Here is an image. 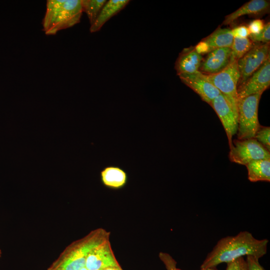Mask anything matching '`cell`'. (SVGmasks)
Instances as JSON below:
<instances>
[{
  "instance_id": "cell-30",
  "label": "cell",
  "mask_w": 270,
  "mask_h": 270,
  "mask_svg": "<svg viewBox=\"0 0 270 270\" xmlns=\"http://www.w3.org/2000/svg\"><path fill=\"white\" fill-rule=\"evenodd\" d=\"M178 270H180L179 268H178ZM200 270H217L216 269H215L214 268H201Z\"/></svg>"
},
{
  "instance_id": "cell-18",
  "label": "cell",
  "mask_w": 270,
  "mask_h": 270,
  "mask_svg": "<svg viewBox=\"0 0 270 270\" xmlns=\"http://www.w3.org/2000/svg\"><path fill=\"white\" fill-rule=\"evenodd\" d=\"M233 40L230 30L220 28L202 40L208 44L210 52L218 48H230Z\"/></svg>"
},
{
  "instance_id": "cell-13",
  "label": "cell",
  "mask_w": 270,
  "mask_h": 270,
  "mask_svg": "<svg viewBox=\"0 0 270 270\" xmlns=\"http://www.w3.org/2000/svg\"><path fill=\"white\" fill-rule=\"evenodd\" d=\"M270 2L266 0H251L236 11L226 16L222 24H232L240 16L244 15L260 16L269 12Z\"/></svg>"
},
{
  "instance_id": "cell-19",
  "label": "cell",
  "mask_w": 270,
  "mask_h": 270,
  "mask_svg": "<svg viewBox=\"0 0 270 270\" xmlns=\"http://www.w3.org/2000/svg\"><path fill=\"white\" fill-rule=\"evenodd\" d=\"M106 2V0H82V12L86 13L90 26L94 23Z\"/></svg>"
},
{
  "instance_id": "cell-10",
  "label": "cell",
  "mask_w": 270,
  "mask_h": 270,
  "mask_svg": "<svg viewBox=\"0 0 270 270\" xmlns=\"http://www.w3.org/2000/svg\"><path fill=\"white\" fill-rule=\"evenodd\" d=\"M88 270H104L121 268L113 252L110 240L94 248L88 254L85 264Z\"/></svg>"
},
{
  "instance_id": "cell-21",
  "label": "cell",
  "mask_w": 270,
  "mask_h": 270,
  "mask_svg": "<svg viewBox=\"0 0 270 270\" xmlns=\"http://www.w3.org/2000/svg\"><path fill=\"white\" fill-rule=\"evenodd\" d=\"M270 127L260 125L256 133L254 138L270 151Z\"/></svg>"
},
{
  "instance_id": "cell-25",
  "label": "cell",
  "mask_w": 270,
  "mask_h": 270,
  "mask_svg": "<svg viewBox=\"0 0 270 270\" xmlns=\"http://www.w3.org/2000/svg\"><path fill=\"white\" fill-rule=\"evenodd\" d=\"M258 260L253 256H247L246 261L248 270H265L260 264Z\"/></svg>"
},
{
  "instance_id": "cell-9",
  "label": "cell",
  "mask_w": 270,
  "mask_h": 270,
  "mask_svg": "<svg viewBox=\"0 0 270 270\" xmlns=\"http://www.w3.org/2000/svg\"><path fill=\"white\" fill-rule=\"evenodd\" d=\"M181 81L196 92L202 100L210 104L219 96L220 92L207 79L206 74L199 70L178 75Z\"/></svg>"
},
{
  "instance_id": "cell-23",
  "label": "cell",
  "mask_w": 270,
  "mask_h": 270,
  "mask_svg": "<svg viewBox=\"0 0 270 270\" xmlns=\"http://www.w3.org/2000/svg\"><path fill=\"white\" fill-rule=\"evenodd\" d=\"M158 256L164 265L166 270H178L176 262L169 254L160 252Z\"/></svg>"
},
{
  "instance_id": "cell-7",
  "label": "cell",
  "mask_w": 270,
  "mask_h": 270,
  "mask_svg": "<svg viewBox=\"0 0 270 270\" xmlns=\"http://www.w3.org/2000/svg\"><path fill=\"white\" fill-rule=\"evenodd\" d=\"M270 57V44L254 42L252 48L239 59L240 78L237 88L242 86Z\"/></svg>"
},
{
  "instance_id": "cell-15",
  "label": "cell",
  "mask_w": 270,
  "mask_h": 270,
  "mask_svg": "<svg viewBox=\"0 0 270 270\" xmlns=\"http://www.w3.org/2000/svg\"><path fill=\"white\" fill-rule=\"evenodd\" d=\"M102 182L106 188L120 189L125 186L128 176L126 172L118 166H108L100 172Z\"/></svg>"
},
{
  "instance_id": "cell-2",
  "label": "cell",
  "mask_w": 270,
  "mask_h": 270,
  "mask_svg": "<svg viewBox=\"0 0 270 270\" xmlns=\"http://www.w3.org/2000/svg\"><path fill=\"white\" fill-rule=\"evenodd\" d=\"M110 232L98 228L69 244L47 270H80L87 256L97 246L110 240Z\"/></svg>"
},
{
  "instance_id": "cell-17",
  "label": "cell",
  "mask_w": 270,
  "mask_h": 270,
  "mask_svg": "<svg viewBox=\"0 0 270 270\" xmlns=\"http://www.w3.org/2000/svg\"><path fill=\"white\" fill-rule=\"evenodd\" d=\"M246 166L250 182H270V159L254 160Z\"/></svg>"
},
{
  "instance_id": "cell-32",
  "label": "cell",
  "mask_w": 270,
  "mask_h": 270,
  "mask_svg": "<svg viewBox=\"0 0 270 270\" xmlns=\"http://www.w3.org/2000/svg\"><path fill=\"white\" fill-rule=\"evenodd\" d=\"M1 253H2V252H1V250H0V256H1Z\"/></svg>"
},
{
  "instance_id": "cell-26",
  "label": "cell",
  "mask_w": 270,
  "mask_h": 270,
  "mask_svg": "<svg viewBox=\"0 0 270 270\" xmlns=\"http://www.w3.org/2000/svg\"><path fill=\"white\" fill-rule=\"evenodd\" d=\"M264 21L260 19H256L252 21L248 28L250 34H256L259 33L264 28Z\"/></svg>"
},
{
  "instance_id": "cell-8",
  "label": "cell",
  "mask_w": 270,
  "mask_h": 270,
  "mask_svg": "<svg viewBox=\"0 0 270 270\" xmlns=\"http://www.w3.org/2000/svg\"><path fill=\"white\" fill-rule=\"evenodd\" d=\"M270 84V58L262 64L240 86L237 88L238 100L263 92Z\"/></svg>"
},
{
  "instance_id": "cell-4",
  "label": "cell",
  "mask_w": 270,
  "mask_h": 270,
  "mask_svg": "<svg viewBox=\"0 0 270 270\" xmlns=\"http://www.w3.org/2000/svg\"><path fill=\"white\" fill-rule=\"evenodd\" d=\"M262 94L260 92L238 100V140L254 138L260 126L258 107Z\"/></svg>"
},
{
  "instance_id": "cell-16",
  "label": "cell",
  "mask_w": 270,
  "mask_h": 270,
  "mask_svg": "<svg viewBox=\"0 0 270 270\" xmlns=\"http://www.w3.org/2000/svg\"><path fill=\"white\" fill-rule=\"evenodd\" d=\"M130 2L128 0L107 1L94 23L90 26V32L99 31L110 19L124 9Z\"/></svg>"
},
{
  "instance_id": "cell-27",
  "label": "cell",
  "mask_w": 270,
  "mask_h": 270,
  "mask_svg": "<svg viewBox=\"0 0 270 270\" xmlns=\"http://www.w3.org/2000/svg\"><path fill=\"white\" fill-rule=\"evenodd\" d=\"M231 32L234 38H248L250 32L248 26H240L231 30Z\"/></svg>"
},
{
  "instance_id": "cell-3",
  "label": "cell",
  "mask_w": 270,
  "mask_h": 270,
  "mask_svg": "<svg viewBox=\"0 0 270 270\" xmlns=\"http://www.w3.org/2000/svg\"><path fill=\"white\" fill-rule=\"evenodd\" d=\"M82 12V0H48L43 30L46 35L56 34L80 22Z\"/></svg>"
},
{
  "instance_id": "cell-22",
  "label": "cell",
  "mask_w": 270,
  "mask_h": 270,
  "mask_svg": "<svg viewBox=\"0 0 270 270\" xmlns=\"http://www.w3.org/2000/svg\"><path fill=\"white\" fill-rule=\"evenodd\" d=\"M249 38L253 42L270 44V23L264 24V28L259 33L250 34Z\"/></svg>"
},
{
  "instance_id": "cell-6",
  "label": "cell",
  "mask_w": 270,
  "mask_h": 270,
  "mask_svg": "<svg viewBox=\"0 0 270 270\" xmlns=\"http://www.w3.org/2000/svg\"><path fill=\"white\" fill-rule=\"evenodd\" d=\"M228 158L233 162L246 166L252 161L270 159V152L255 138L234 140Z\"/></svg>"
},
{
  "instance_id": "cell-5",
  "label": "cell",
  "mask_w": 270,
  "mask_h": 270,
  "mask_svg": "<svg viewBox=\"0 0 270 270\" xmlns=\"http://www.w3.org/2000/svg\"><path fill=\"white\" fill-rule=\"evenodd\" d=\"M238 60L232 61L223 70L213 74H206L208 80L224 96L237 120L238 96L237 86L240 78Z\"/></svg>"
},
{
  "instance_id": "cell-14",
  "label": "cell",
  "mask_w": 270,
  "mask_h": 270,
  "mask_svg": "<svg viewBox=\"0 0 270 270\" xmlns=\"http://www.w3.org/2000/svg\"><path fill=\"white\" fill-rule=\"evenodd\" d=\"M202 60V56L198 54L194 48L184 49L180 54L176 62L175 68L177 74L198 70Z\"/></svg>"
},
{
  "instance_id": "cell-11",
  "label": "cell",
  "mask_w": 270,
  "mask_h": 270,
  "mask_svg": "<svg viewBox=\"0 0 270 270\" xmlns=\"http://www.w3.org/2000/svg\"><path fill=\"white\" fill-rule=\"evenodd\" d=\"M210 105L220 118L227 136L230 148H231L233 146L232 137L238 130V120L222 94L214 98Z\"/></svg>"
},
{
  "instance_id": "cell-29",
  "label": "cell",
  "mask_w": 270,
  "mask_h": 270,
  "mask_svg": "<svg viewBox=\"0 0 270 270\" xmlns=\"http://www.w3.org/2000/svg\"><path fill=\"white\" fill-rule=\"evenodd\" d=\"M104 270H123V269L121 268H108Z\"/></svg>"
},
{
  "instance_id": "cell-24",
  "label": "cell",
  "mask_w": 270,
  "mask_h": 270,
  "mask_svg": "<svg viewBox=\"0 0 270 270\" xmlns=\"http://www.w3.org/2000/svg\"><path fill=\"white\" fill-rule=\"evenodd\" d=\"M226 264V270H248L246 261L243 257L238 258Z\"/></svg>"
},
{
  "instance_id": "cell-28",
  "label": "cell",
  "mask_w": 270,
  "mask_h": 270,
  "mask_svg": "<svg viewBox=\"0 0 270 270\" xmlns=\"http://www.w3.org/2000/svg\"><path fill=\"white\" fill-rule=\"evenodd\" d=\"M196 51L200 55L207 54L210 52L208 44L204 40L200 41L194 48Z\"/></svg>"
},
{
  "instance_id": "cell-31",
  "label": "cell",
  "mask_w": 270,
  "mask_h": 270,
  "mask_svg": "<svg viewBox=\"0 0 270 270\" xmlns=\"http://www.w3.org/2000/svg\"><path fill=\"white\" fill-rule=\"evenodd\" d=\"M80 270H88L85 267L82 268V269H80Z\"/></svg>"
},
{
  "instance_id": "cell-20",
  "label": "cell",
  "mask_w": 270,
  "mask_h": 270,
  "mask_svg": "<svg viewBox=\"0 0 270 270\" xmlns=\"http://www.w3.org/2000/svg\"><path fill=\"white\" fill-rule=\"evenodd\" d=\"M253 42L249 38H234L230 47L232 60H238L247 53L253 46Z\"/></svg>"
},
{
  "instance_id": "cell-12",
  "label": "cell",
  "mask_w": 270,
  "mask_h": 270,
  "mask_svg": "<svg viewBox=\"0 0 270 270\" xmlns=\"http://www.w3.org/2000/svg\"><path fill=\"white\" fill-rule=\"evenodd\" d=\"M232 61L230 48H216L203 58L198 70L206 74H216L223 70Z\"/></svg>"
},
{
  "instance_id": "cell-1",
  "label": "cell",
  "mask_w": 270,
  "mask_h": 270,
  "mask_svg": "<svg viewBox=\"0 0 270 270\" xmlns=\"http://www.w3.org/2000/svg\"><path fill=\"white\" fill-rule=\"evenodd\" d=\"M268 243V239H256L248 231L222 238L208 254L200 268H214L219 264L245 256H253L260 259L266 254Z\"/></svg>"
}]
</instances>
